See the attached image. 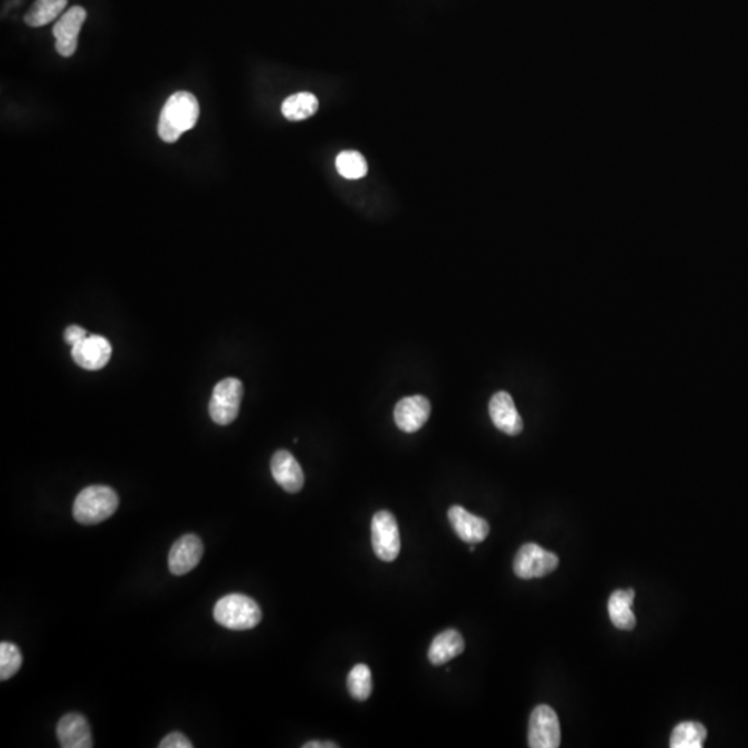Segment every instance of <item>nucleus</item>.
<instances>
[{
    "mask_svg": "<svg viewBox=\"0 0 748 748\" xmlns=\"http://www.w3.org/2000/svg\"><path fill=\"white\" fill-rule=\"evenodd\" d=\"M198 117L200 106L196 96L189 91H177L159 112V138L166 143L177 142L183 133L196 127Z\"/></svg>",
    "mask_w": 748,
    "mask_h": 748,
    "instance_id": "obj_1",
    "label": "nucleus"
},
{
    "mask_svg": "<svg viewBox=\"0 0 748 748\" xmlns=\"http://www.w3.org/2000/svg\"><path fill=\"white\" fill-rule=\"evenodd\" d=\"M119 504V495L114 489L106 485H91L81 491L75 499L72 513L80 524H101L117 512Z\"/></svg>",
    "mask_w": 748,
    "mask_h": 748,
    "instance_id": "obj_2",
    "label": "nucleus"
},
{
    "mask_svg": "<svg viewBox=\"0 0 748 748\" xmlns=\"http://www.w3.org/2000/svg\"><path fill=\"white\" fill-rule=\"evenodd\" d=\"M214 619L230 630L253 629L263 619V611L255 600L240 593L224 596L214 607Z\"/></svg>",
    "mask_w": 748,
    "mask_h": 748,
    "instance_id": "obj_3",
    "label": "nucleus"
},
{
    "mask_svg": "<svg viewBox=\"0 0 748 748\" xmlns=\"http://www.w3.org/2000/svg\"><path fill=\"white\" fill-rule=\"evenodd\" d=\"M243 394L245 388L239 379L227 378L219 381L214 387L213 397L209 402V416L214 423L227 426L235 422V418L239 416Z\"/></svg>",
    "mask_w": 748,
    "mask_h": 748,
    "instance_id": "obj_4",
    "label": "nucleus"
},
{
    "mask_svg": "<svg viewBox=\"0 0 748 748\" xmlns=\"http://www.w3.org/2000/svg\"><path fill=\"white\" fill-rule=\"evenodd\" d=\"M371 545L374 553L386 563H391L401 551L398 524L387 510L376 513L371 519Z\"/></svg>",
    "mask_w": 748,
    "mask_h": 748,
    "instance_id": "obj_5",
    "label": "nucleus"
},
{
    "mask_svg": "<svg viewBox=\"0 0 748 748\" xmlns=\"http://www.w3.org/2000/svg\"><path fill=\"white\" fill-rule=\"evenodd\" d=\"M559 566V557L536 543H527L516 554L513 569L522 580L542 578Z\"/></svg>",
    "mask_w": 748,
    "mask_h": 748,
    "instance_id": "obj_6",
    "label": "nucleus"
},
{
    "mask_svg": "<svg viewBox=\"0 0 748 748\" xmlns=\"http://www.w3.org/2000/svg\"><path fill=\"white\" fill-rule=\"evenodd\" d=\"M561 742L557 714L549 705H538L531 714L528 745L531 748H557Z\"/></svg>",
    "mask_w": 748,
    "mask_h": 748,
    "instance_id": "obj_7",
    "label": "nucleus"
},
{
    "mask_svg": "<svg viewBox=\"0 0 748 748\" xmlns=\"http://www.w3.org/2000/svg\"><path fill=\"white\" fill-rule=\"evenodd\" d=\"M85 20L86 10L81 6H74L67 10L57 21L53 27V35L56 38V51L60 56H74L78 48V36Z\"/></svg>",
    "mask_w": 748,
    "mask_h": 748,
    "instance_id": "obj_8",
    "label": "nucleus"
},
{
    "mask_svg": "<svg viewBox=\"0 0 748 748\" xmlns=\"http://www.w3.org/2000/svg\"><path fill=\"white\" fill-rule=\"evenodd\" d=\"M204 554V545L195 533H187L177 541L169 551V571L174 575L187 574L200 563Z\"/></svg>",
    "mask_w": 748,
    "mask_h": 748,
    "instance_id": "obj_9",
    "label": "nucleus"
},
{
    "mask_svg": "<svg viewBox=\"0 0 748 748\" xmlns=\"http://www.w3.org/2000/svg\"><path fill=\"white\" fill-rule=\"evenodd\" d=\"M430 413V401L423 395H412L395 405V425L404 433H416L427 423Z\"/></svg>",
    "mask_w": 748,
    "mask_h": 748,
    "instance_id": "obj_10",
    "label": "nucleus"
},
{
    "mask_svg": "<svg viewBox=\"0 0 748 748\" xmlns=\"http://www.w3.org/2000/svg\"><path fill=\"white\" fill-rule=\"evenodd\" d=\"M489 416L494 426L507 436H519L523 431V418L517 412L512 395L499 391L489 401Z\"/></svg>",
    "mask_w": 748,
    "mask_h": 748,
    "instance_id": "obj_11",
    "label": "nucleus"
},
{
    "mask_svg": "<svg viewBox=\"0 0 748 748\" xmlns=\"http://www.w3.org/2000/svg\"><path fill=\"white\" fill-rule=\"evenodd\" d=\"M111 352L109 340L101 336H91L72 347V357L80 368L99 370L109 363Z\"/></svg>",
    "mask_w": 748,
    "mask_h": 748,
    "instance_id": "obj_12",
    "label": "nucleus"
},
{
    "mask_svg": "<svg viewBox=\"0 0 748 748\" xmlns=\"http://www.w3.org/2000/svg\"><path fill=\"white\" fill-rule=\"evenodd\" d=\"M271 472L274 481L289 494L300 493L303 486V472L300 463L289 451H277L271 460Z\"/></svg>",
    "mask_w": 748,
    "mask_h": 748,
    "instance_id": "obj_13",
    "label": "nucleus"
},
{
    "mask_svg": "<svg viewBox=\"0 0 748 748\" xmlns=\"http://www.w3.org/2000/svg\"><path fill=\"white\" fill-rule=\"evenodd\" d=\"M57 739L62 748H91V726L81 714H67L57 724Z\"/></svg>",
    "mask_w": 748,
    "mask_h": 748,
    "instance_id": "obj_14",
    "label": "nucleus"
},
{
    "mask_svg": "<svg viewBox=\"0 0 748 748\" xmlns=\"http://www.w3.org/2000/svg\"><path fill=\"white\" fill-rule=\"evenodd\" d=\"M448 519L463 542L480 543L488 536V523L463 509L462 506H452L448 512Z\"/></svg>",
    "mask_w": 748,
    "mask_h": 748,
    "instance_id": "obj_15",
    "label": "nucleus"
},
{
    "mask_svg": "<svg viewBox=\"0 0 748 748\" xmlns=\"http://www.w3.org/2000/svg\"><path fill=\"white\" fill-rule=\"evenodd\" d=\"M465 651V639L455 629L444 630L436 635L428 648V660L433 666L449 663Z\"/></svg>",
    "mask_w": 748,
    "mask_h": 748,
    "instance_id": "obj_16",
    "label": "nucleus"
},
{
    "mask_svg": "<svg viewBox=\"0 0 748 748\" xmlns=\"http://www.w3.org/2000/svg\"><path fill=\"white\" fill-rule=\"evenodd\" d=\"M634 590H616L609 599V614L614 627L622 630L634 629L637 625L632 604H634Z\"/></svg>",
    "mask_w": 748,
    "mask_h": 748,
    "instance_id": "obj_17",
    "label": "nucleus"
},
{
    "mask_svg": "<svg viewBox=\"0 0 748 748\" xmlns=\"http://www.w3.org/2000/svg\"><path fill=\"white\" fill-rule=\"evenodd\" d=\"M319 110V101L310 91H301L289 96L282 104V112L289 121H303L316 114Z\"/></svg>",
    "mask_w": 748,
    "mask_h": 748,
    "instance_id": "obj_18",
    "label": "nucleus"
},
{
    "mask_svg": "<svg viewBox=\"0 0 748 748\" xmlns=\"http://www.w3.org/2000/svg\"><path fill=\"white\" fill-rule=\"evenodd\" d=\"M68 0H35L33 7L25 14L28 27L39 28L51 24L67 6Z\"/></svg>",
    "mask_w": 748,
    "mask_h": 748,
    "instance_id": "obj_19",
    "label": "nucleus"
},
{
    "mask_svg": "<svg viewBox=\"0 0 748 748\" xmlns=\"http://www.w3.org/2000/svg\"><path fill=\"white\" fill-rule=\"evenodd\" d=\"M707 739V729L698 722H682L671 734L672 748H701Z\"/></svg>",
    "mask_w": 748,
    "mask_h": 748,
    "instance_id": "obj_20",
    "label": "nucleus"
},
{
    "mask_svg": "<svg viewBox=\"0 0 748 748\" xmlns=\"http://www.w3.org/2000/svg\"><path fill=\"white\" fill-rule=\"evenodd\" d=\"M336 168L345 179H362L368 174V162L358 151L347 150L337 156Z\"/></svg>",
    "mask_w": 748,
    "mask_h": 748,
    "instance_id": "obj_21",
    "label": "nucleus"
},
{
    "mask_svg": "<svg viewBox=\"0 0 748 748\" xmlns=\"http://www.w3.org/2000/svg\"><path fill=\"white\" fill-rule=\"evenodd\" d=\"M347 686L348 692L355 700H368L373 690L370 668L366 664L355 666L348 674Z\"/></svg>",
    "mask_w": 748,
    "mask_h": 748,
    "instance_id": "obj_22",
    "label": "nucleus"
},
{
    "mask_svg": "<svg viewBox=\"0 0 748 748\" xmlns=\"http://www.w3.org/2000/svg\"><path fill=\"white\" fill-rule=\"evenodd\" d=\"M23 656L20 648L10 642L0 643V679L7 681L20 671Z\"/></svg>",
    "mask_w": 748,
    "mask_h": 748,
    "instance_id": "obj_23",
    "label": "nucleus"
},
{
    "mask_svg": "<svg viewBox=\"0 0 748 748\" xmlns=\"http://www.w3.org/2000/svg\"><path fill=\"white\" fill-rule=\"evenodd\" d=\"M159 748H193V743L190 742L185 734L180 732H172L168 736L164 737L158 744Z\"/></svg>",
    "mask_w": 748,
    "mask_h": 748,
    "instance_id": "obj_24",
    "label": "nucleus"
},
{
    "mask_svg": "<svg viewBox=\"0 0 748 748\" xmlns=\"http://www.w3.org/2000/svg\"><path fill=\"white\" fill-rule=\"evenodd\" d=\"M85 339L86 331L85 329H82V327L75 326V324L67 327V331H65L64 333V340L68 345L74 347V345L80 344V342Z\"/></svg>",
    "mask_w": 748,
    "mask_h": 748,
    "instance_id": "obj_25",
    "label": "nucleus"
},
{
    "mask_svg": "<svg viewBox=\"0 0 748 748\" xmlns=\"http://www.w3.org/2000/svg\"><path fill=\"white\" fill-rule=\"evenodd\" d=\"M302 747L303 748H337V747H339V745L334 744V743H331V742H326V743L308 742V743H305V744H303Z\"/></svg>",
    "mask_w": 748,
    "mask_h": 748,
    "instance_id": "obj_26",
    "label": "nucleus"
}]
</instances>
